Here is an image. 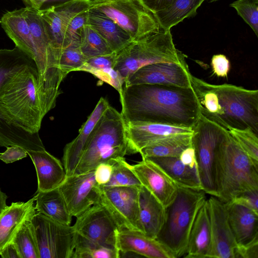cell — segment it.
<instances>
[{
  "label": "cell",
  "mask_w": 258,
  "mask_h": 258,
  "mask_svg": "<svg viewBox=\"0 0 258 258\" xmlns=\"http://www.w3.org/2000/svg\"><path fill=\"white\" fill-rule=\"evenodd\" d=\"M125 122L140 121L191 128L201 116L191 88L153 84L123 86L119 95Z\"/></svg>",
  "instance_id": "6da1fadb"
},
{
  "label": "cell",
  "mask_w": 258,
  "mask_h": 258,
  "mask_svg": "<svg viewBox=\"0 0 258 258\" xmlns=\"http://www.w3.org/2000/svg\"><path fill=\"white\" fill-rule=\"evenodd\" d=\"M36 68L34 61L17 47L0 49V147L29 148L25 102Z\"/></svg>",
  "instance_id": "7a4b0ae2"
},
{
  "label": "cell",
  "mask_w": 258,
  "mask_h": 258,
  "mask_svg": "<svg viewBox=\"0 0 258 258\" xmlns=\"http://www.w3.org/2000/svg\"><path fill=\"white\" fill-rule=\"evenodd\" d=\"M130 155L125 121L109 105L88 140L74 174L95 170L100 163Z\"/></svg>",
  "instance_id": "3957f363"
},
{
  "label": "cell",
  "mask_w": 258,
  "mask_h": 258,
  "mask_svg": "<svg viewBox=\"0 0 258 258\" xmlns=\"http://www.w3.org/2000/svg\"><path fill=\"white\" fill-rule=\"evenodd\" d=\"M217 183V197L224 203L241 192L258 189V165L229 132L218 149Z\"/></svg>",
  "instance_id": "277c9868"
},
{
  "label": "cell",
  "mask_w": 258,
  "mask_h": 258,
  "mask_svg": "<svg viewBox=\"0 0 258 258\" xmlns=\"http://www.w3.org/2000/svg\"><path fill=\"white\" fill-rule=\"evenodd\" d=\"M203 190L177 186L174 201L166 207V219L156 237L174 258L184 256L196 215L206 200Z\"/></svg>",
  "instance_id": "5b68a950"
},
{
  "label": "cell",
  "mask_w": 258,
  "mask_h": 258,
  "mask_svg": "<svg viewBox=\"0 0 258 258\" xmlns=\"http://www.w3.org/2000/svg\"><path fill=\"white\" fill-rule=\"evenodd\" d=\"M185 55L176 48L170 30L160 29L149 36L132 41L116 52L114 69L124 82L143 67L159 62H182L185 61Z\"/></svg>",
  "instance_id": "8992f818"
},
{
  "label": "cell",
  "mask_w": 258,
  "mask_h": 258,
  "mask_svg": "<svg viewBox=\"0 0 258 258\" xmlns=\"http://www.w3.org/2000/svg\"><path fill=\"white\" fill-rule=\"evenodd\" d=\"M213 87L219 109L216 123L228 131L250 128L258 135V90L227 84Z\"/></svg>",
  "instance_id": "52a82bcc"
},
{
  "label": "cell",
  "mask_w": 258,
  "mask_h": 258,
  "mask_svg": "<svg viewBox=\"0 0 258 258\" xmlns=\"http://www.w3.org/2000/svg\"><path fill=\"white\" fill-rule=\"evenodd\" d=\"M192 130L191 145L195 152L202 189L217 197V152L228 131L201 114Z\"/></svg>",
  "instance_id": "ba28073f"
},
{
  "label": "cell",
  "mask_w": 258,
  "mask_h": 258,
  "mask_svg": "<svg viewBox=\"0 0 258 258\" xmlns=\"http://www.w3.org/2000/svg\"><path fill=\"white\" fill-rule=\"evenodd\" d=\"M91 9L111 19L131 37L138 41L159 31L154 13L141 0H90Z\"/></svg>",
  "instance_id": "9c48e42d"
},
{
  "label": "cell",
  "mask_w": 258,
  "mask_h": 258,
  "mask_svg": "<svg viewBox=\"0 0 258 258\" xmlns=\"http://www.w3.org/2000/svg\"><path fill=\"white\" fill-rule=\"evenodd\" d=\"M39 258H72L77 233L73 226L36 213L31 220Z\"/></svg>",
  "instance_id": "30bf717a"
},
{
  "label": "cell",
  "mask_w": 258,
  "mask_h": 258,
  "mask_svg": "<svg viewBox=\"0 0 258 258\" xmlns=\"http://www.w3.org/2000/svg\"><path fill=\"white\" fill-rule=\"evenodd\" d=\"M139 188L98 185V203L105 209L118 229H127L143 233L139 218Z\"/></svg>",
  "instance_id": "8fae6325"
},
{
  "label": "cell",
  "mask_w": 258,
  "mask_h": 258,
  "mask_svg": "<svg viewBox=\"0 0 258 258\" xmlns=\"http://www.w3.org/2000/svg\"><path fill=\"white\" fill-rule=\"evenodd\" d=\"M191 75L186 61L159 62L140 68L126 79L124 85L153 84L191 88Z\"/></svg>",
  "instance_id": "7c38bea8"
},
{
  "label": "cell",
  "mask_w": 258,
  "mask_h": 258,
  "mask_svg": "<svg viewBox=\"0 0 258 258\" xmlns=\"http://www.w3.org/2000/svg\"><path fill=\"white\" fill-rule=\"evenodd\" d=\"M58 187L72 217H77L98 203L94 170L68 176Z\"/></svg>",
  "instance_id": "4fadbf2b"
},
{
  "label": "cell",
  "mask_w": 258,
  "mask_h": 258,
  "mask_svg": "<svg viewBox=\"0 0 258 258\" xmlns=\"http://www.w3.org/2000/svg\"><path fill=\"white\" fill-rule=\"evenodd\" d=\"M76 218L73 227L78 234L101 244L115 247L117 228L101 204L93 205Z\"/></svg>",
  "instance_id": "5bb4252c"
},
{
  "label": "cell",
  "mask_w": 258,
  "mask_h": 258,
  "mask_svg": "<svg viewBox=\"0 0 258 258\" xmlns=\"http://www.w3.org/2000/svg\"><path fill=\"white\" fill-rule=\"evenodd\" d=\"M90 9V0H74L39 10L49 30L58 64L69 24L76 15Z\"/></svg>",
  "instance_id": "9a60e30c"
},
{
  "label": "cell",
  "mask_w": 258,
  "mask_h": 258,
  "mask_svg": "<svg viewBox=\"0 0 258 258\" xmlns=\"http://www.w3.org/2000/svg\"><path fill=\"white\" fill-rule=\"evenodd\" d=\"M214 258H235L237 245L230 228L225 203L211 196L207 199Z\"/></svg>",
  "instance_id": "2e32d148"
},
{
  "label": "cell",
  "mask_w": 258,
  "mask_h": 258,
  "mask_svg": "<svg viewBox=\"0 0 258 258\" xmlns=\"http://www.w3.org/2000/svg\"><path fill=\"white\" fill-rule=\"evenodd\" d=\"M131 167L142 185L165 208L174 201L177 186L157 164L146 158Z\"/></svg>",
  "instance_id": "e0dca14e"
},
{
  "label": "cell",
  "mask_w": 258,
  "mask_h": 258,
  "mask_svg": "<svg viewBox=\"0 0 258 258\" xmlns=\"http://www.w3.org/2000/svg\"><path fill=\"white\" fill-rule=\"evenodd\" d=\"M130 154L139 153L143 148L167 137L192 133L191 128L140 121L125 122Z\"/></svg>",
  "instance_id": "ac0fdd59"
},
{
  "label": "cell",
  "mask_w": 258,
  "mask_h": 258,
  "mask_svg": "<svg viewBox=\"0 0 258 258\" xmlns=\"http://www.w3.org/2000/svg\"><path fill=\"white\" fill-rule=\"evenodd\" d=\"M109 105L105 98L101 97L82 125L77 137L66 145L62 161L67 176L74 174L88 140L98 121Z\"/></svg>",
  "instance_id": "d6986e66"
},
{
  "label": "cell",
  "mask_w": 258,
  "mask_h": 258,
  "mask_svg": "<svg viewBox=\"0 0 258 258\" xmlns=\"http://www.w3.org/2000/svg\"><path fill=\"white\" fill-rule=\"evenodd\" d=\"M115 247L120 253L131 252L150 258H174L156 239L127 229L116 230Z\"/></svg>",
  "instance_id": "ffe728a7"
},
{
  "label": "cell",
  "mask_w": 258,
  "mask_h": 258,
  "mask_svg": "<svg viewBox=\"0 0 258 258\" xmlns=\"http://www.w3.org/2000/svg\"><path fill=\"white\" fill-rule=\"evenodd\" d=\"M225 206L237 246L258 240V213L233 201L225 203Z\"/></svg>",
  "instance_id": "44dd1931"
},
{
  "label": "cell",
  "mask_w": 258,
  "mask_h": 258,
  "mask_svg": "<svg viewBox=\"0 0 258 258\" xmlns=\"http://www.w3.org/2000/svg\"><path fill=\"white\" fill-rule=\"evenodd\" d=\"M212 239L207 199L196 215L183 256L188 258L212 257Z\"/></svg>",
  "instance_id": "7402d4cb"
},
{
  "label": "cell",
  "mask_w": 258,
  "mask_h": 258,
  "mask_svg": "<svg viewBox=\"0 0 258 258\" xmlns=\"http://www.w3.org/2000/svg\"><path fill=\"white\" fill-rule=\"evenodd\" d=\"M36 169L38 189L36 192L58 187L67 177L61 162L46 150L27 151Z\"/></svg>",
  "instance_id": "603a6c76"
},
{
  "label": "cell",
  "mask_w": 258,
  "mask_h": 258,
  "mask_svg": "<svg viewBox=\"0 0 258 258\" xmlns=\"http://www.w3.org/2000/svg\"><path fill=\"white\" fill-rule=\"evenodd\" d=\"M36 196L26 202L12 203L0 215V252L13 239L23 224L36 213Z\"/></svg>",
  "instance_id": "cb8c5ba5"
},
{
  "label": "cell",
  "mask_w": 258,
  "mask_h": 258,
  "mask_svg": "<svg viewBox=\"0 0 258 258\" xmlns=\"http://www.w3.org/2000/svg\"><path fill=\"white\" fill-rule=\"evenodd\" d=\"M139 218L142 232L156 238L166 219V208L142 186L139 191Z\"/></svg>",
  "instance_id": "d4e9b609"
},
{
  "label": "cell",
  "mask_w": 258,
  "mask_h": 258,
  "mask_svg": "<svg viewBox=\"0 0 258 258\" xmlns=\"http://www.w3.org/2000/svg\"><path fill=\"white\" fill-rule=\"evenodd\" d=\"M0 24L16 47L34 60L35 55L32 36L22 9L5 13L0 19Z\"/></svg>",
  "instance_id": "484cf974"
},
{
  "label": "cell",
  "mask_w": 258,
  "mask_h": 258,
  "mask_svg": "<svg viewBox=\"0 0 258 258\" xmlns=\"http://www.w3.org/2000/svg\"><path fill=\"white\" fill-rule=\"evenodd\" d=\"M87 25L105 40L113 52H118L132 41L129 35L117 24L94 9L88 10Z\"/></svg>",
  "instance_id": "4316f807"
},
{
  "label": "cell",
  "mask_w": 258,
  "mask_h": 258,
  "mask_svg": "<svg viewBox=\"0 0 258 258\" xmlns=\"http://www.w3.org/2000/svg\"><path fill=\"white\" fill-rule=\"evenodd\" d=\"M146 159L159 166L177 186L202 190L197 168H191L183 164L179 157H151Z\"/></svg>",
  "instance_id": "83f0119b"
},
{
  "label": "cell",
  "mask_w": 258,
  "mask_h": 258,
  "mask_svg": "<svg viewBox=\"0 0 258 258\" xmlns=\"http://www.w3.org/2000/svg\"><path fill=\"white\" fill-rule=\"evenodd\" d=\"M36 205L37 213L62 224L70 225L72 216L70 214L59 187L36 192Z\"/></svg>",
  "instance_id": "f1b7e54d"
},
{
  "label": "cell",
  "mask_w": 258,
  "mask_h": 258,
  "mask_svg": "<svg viewBox=\"0 0 258 258\" xmlns=\"http://www.w3.org/2000/svg\"><path fill=\"white\" fill-rule=\"evenodd\" d=\"M192 134H179L167 137L143 148L139 153L142 159L179 157L185 149L191 145Z\"/></svg>",
  "instance_id": "f546056e"
},
{
  "label": "cell",
  "mask_w": 258,
  "mask_h": 258,
  "mask_svg": "<svg viewBox=\"0 0 258 258\" xmlns=\"http://www.w3.org/2000/svg\"><path fill=\"white\" fill-rule=\"evenodd\" d=\"M206 0H174L168 8L155 14L160 29L168 30L184 19L195 17Z\"/></svg>",
  "instance_id": "4dcf8cb0"
},
{
  "label": "cell",
  "mask_w": 258,
  "mask_h": 258,
  "mask_svg": "<svg viewBox=\"0 0 258 258\" xmlns=\"http://www.w3.org/2000/svg\"><path fill=\"white\" fill-rule=\"evenodd\" d=\"M116 247L101 244L77 233L72 258H119Z\"/></svg>",
  "instance_id": "1f68e13d"
},
{
  "label": "cell",
  "mask_w": 258,
  "mask_h": 258,
  "mask_svg": "<svg viewBox=\"0 0 258 258\" xmlns=\"http://www.w3.org/2000/svg\"><path fill=\"white\" fill-rule=\"evenodd\" d=\"M80 47L87 58L113 52L105 40L87 24L81 31Z\"/></svg>",
  "instance_id": "d6a6232c"
},
{
  "label": "cell",
  "mask_w": 258,
  "mask_h": 258,
  "mask_svg": "<svg viewBox=\"0 0 258 258\" xmlns=\"http://www.w3.org/2000/svg\"><path fill=\"white\" fill-rule=\"evenodd\" d=\"M112 171L109 181L101 186H128L140 188L142 184L124 157L112 159Z\"/></svg>",
  "instance_id": "836d02e7"
},
{
  "label": "cell",
  "mask_w": 258,
  "mask_h": 258,
  "mask_svg": "<svg viewBox=\"0 0 258 258\" xmlns=\"http://www.w3.org/2000/svg\"><path fill=\"white\" fill-rule=\"evenodd\" d=\"M31 219L23 224L12 241L16 245L21 258H39L38 246L32 228Z\"/></svg>",
  "instance_id": "e575fe53"
},
{
  "label": "cell",
  "mask_w": 258,
  "mask_h": 258,
  "mask_svg": "<svg viewBox=\"0 0 258 258\" xmlns=\"http://www.w3.org/2000/svg\"><path fill=\"white\" fill-rule=\"evenodd\" d=\"M80 44L72 43L64 48L61 53L59 68L63 79L70 72L77 71L87 59L81 52Z\"/></svg>",
  "instance_id": "d590c367"
},
{
  "label": "cell",
  "mask_w": 258,
  "mask_h": 258,
  "mask_svg": "<svg viewBox=\"0 0 258 258\" xmlns=\"http://www.w3.org/2000/svg\"><path fill=\"white\" fill-rule=\"evenodd\" d=\"M228 132L254 163L258 165V135L250 128H230Z\"/></svg>",
  "instance_id": "8d00e7d4"
},
{
  "label": "cell",
  "mask_w": 258,
  "mask_h": 258,
  "mask_svg": "<svg viewBox=\"0 0 258 258\" xmlns=\"http://www.w3.org/2000/svg\"><path fill=\"white\" fill-rule=\"evenodd\" d=\"M258 37V1L237 0L230 4Z\"/></svg>",
  "instance_id": "74e56055"
},
{
  "label": "cell",
  "mask_w": 258,
  "mask_h": 258,
  "mask_svg": "<svg viewBox=\"0 0 258 258\" xmlns=\"http://www.w3.org/2000/svg\"><path fill=\"white\" fill-rule=\"evenodd\" d=\"M89 10L79 13L70 21L65 32L63 49L72 43L80 44L81 33L87 24Z\"/></svg>",
  "instance_id": "f35d334b"
},
{
  "label": "cell",
  "mask_w": 258,
  "mask_h": 258,
  "mask_svg": "<svg viewBox=\"0 0 258 258\" xmlns=\"http://www.w3.org/2000/svg\"><path fill=\"white\" fill-rule=\"evenodd\" d=\"M116 52L87 58L85 63L77 71L90 73L92 71L107 68H113L116 63Z\"/></svg>",
  "instance_id": "ab89813d"
},
{
  "label": "cell",
  "mask_w": 258,
  "mask_h": 258,
  "mask_svg": "<svg viewBox=\"0 0 258 258\" xmlns=\"http://www.w3.org/2000/svg\"><path fill=\"white\" fill-rule=\"evenodd\" d=\"M231 201L246 207L258 213V189L241 192Z\"/></svg>",
  "instance_id": "60d3db41"
},
{
  "label": "cell",
  "mask_w": 258,
  "mask_h": 258,
  "mask_svg": "<svg viewBox=\"0 0 258 258\" xmlns=\"http://www.w3.org/2000/svg\"><path fill=\"white\" fill-rule=\"evenodd\" d=\"M211 64L213 75L218 77H227L230 69V63L225 55L218 54L213 55Z\"/></svg>",
  "instance_id": "b9f144b4"
},
{
  "label": "cell",
  "mask_w": 258,
  "mask_h": 258,
  "mask_svg": "<svg viewBox=\"0 0 258 258\" xmlns=\"http://www.w3.org/2000/svg\"><path fill=\"white\" fill-rule=\"evenodd\" d=\"M112 159L99 164L95 169V178L99 186H104L110 180L112 171Z\"/></svg>",
  "instance_id": "7bdbcfd3"
},
{
  "label": "cell",
  "mask_w": 258,
  "mask_h": 258,
  "mask_svg": "<svg viewBox=\"0 0 258 258\" xmlns=\"http://www.w3.org/2000/svg\"><path fill=\"white\" fill-rule=\"evenodd\" d=\"M27 154L23 148L12 146L7 147L5 152L0 153V160L6 163H11L26 157Z\"/></svg>",
  "instance_id": "ee69618b"
},
{
  "label": "cell",
  "mask_w": 258,
  "mask_h": 258,
  "mask_svg": "<svg viewBox=\"0 0 258 258\" xmlns=\"http://www.w3.org/2000/svg\"><path fill=\"white\" fill-rule=\"evenodd\" d=\"M258 240L244 245L237 246L235 258H257Z\"/></svg>",
  "instance_id": "f6af8a7d"
},
{
  "label": "cell",
  "mask_w": 258,
  "mask_h": 258,
  "mask_svg": "<svg viewBox=\"0 0 258 258\" xmlns=\"http://www.w3.org/2000/svg\"><path fill=\"white\" fill-rule=\"evenodd\" d=\"M144 6L155 14L168 8L174 0H141Z\"/></svg>",
  "instance_id": "bcb514c9"
},
{
  "label": "cell",
  "mask_w": 258,
  "mask_h": 258,
  "mask_svg": "<svg viewBox=\"0 0 258 258\" xmlns=\"http://www.w3.org/2000/svg\"><path fill=\"white\" fill-rule=\"evenodd\" d=\"M179 158L181 161L186 165L191 168H197L195 152L192 145L185 149L181 152Z\"/></svg>",
  "instance_id": "7dc6e473"
},
{
  "label": "cell",
  "mask_w": 258,
  "mask_h": 258,
  "mask_svg": "<svg viewBox=\"0 0 258 258\" xmlns=\"http://www.w3.org/2000/svg\"><path fill=\"white\" fill-rule=\"evenodd\" d=\"M0 255L3 258H21L16 245L12 242L3 248Z\"/></svg>",
  "instance_id": "c3c4849f"
},
{
  "label": "cell",
  "mask_w": 258,
  "mask_h": 258,
  "mask_svg": "<svg viewBox=\"0 0 258 258\" xmlns=\"http://www.w3.org/2000/svg\"><path fill=\"white\" fill-rule=\"evenodd\" d=\"M26 7L40 10L48 0H22Z\"/></svg>",
  "instance_id": "681fc988"
},
{
  "label": "cell",
  "mask_w": 258,
  "mask_h": 258,
  "mask_svg": "<svg viewBox=\"0 0 258 258\" xmlns=\"http://www.w3.org/2000/svg\"><path fill=\"white\" fill-rule=\"evenodd\" d=\"M8 198L7 195L3 192L0 188V215L8 207L6 204V201Z\"/></svg>",
  "instance_id": "f907efd6"
},
{
  "label": "cell",
  "mask_w": 258,
  "mask_h": 258,
  "mask_svg": "<svg viewBox=\"0 0 258 258\" xmlns=\"http://www.w3.org/2000/svg\"><path fill=\"white\" fill-rule=\"evenodd\" d=\"M74 0H48L46 3H53L54 5L60 4Z\"/></svg>",
  "instance_id": "816d5d0a"
},
{
  "label": "cell",
  "mask_w": 258,
  "mask_h": 258,
  "mask_svg": "<svg viewBox=\"0 0 258 258\" xmlns=\"http://www.w3.org/2000/svg\"><path fill=\"white\" fill-rule=\"evenodd\" d=\"M217 1H219V0H209V2H216ZM255 1H258V0H255Z\"/></svg>",
  "instance_id": "f5cc1de1"
}]
</instances>
